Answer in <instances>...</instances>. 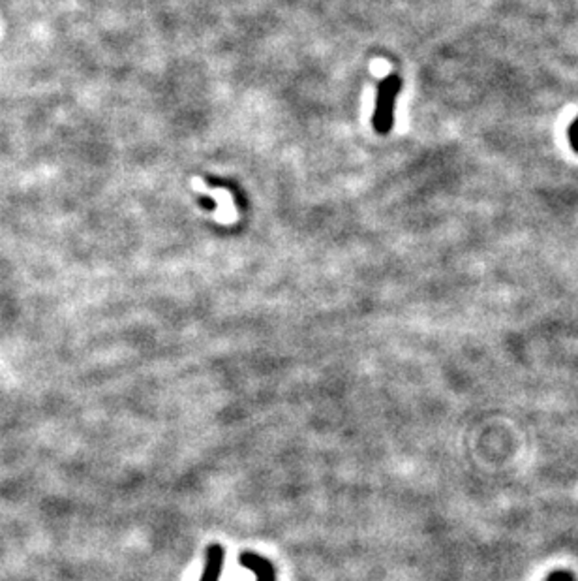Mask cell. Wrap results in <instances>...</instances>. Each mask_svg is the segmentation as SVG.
Masks as SVG:
<instances>
[{
	"instance_id": "1",
	"label": "cell",
	"mask_w": 578,
	"mask_h": 581,
	"mask_svg": "<svg viewBox=\"0 0 578 581\" xmlns=\"http://www.w3.org/2000/svg\"><path fill=\"white\" fill-rule=\"evenodd\" d=\"M402 91V79L396 74H391L377 85L376 105L372 113V127L377 134H389L394 127V111H396V100Z\"/></svg>"
},
{
	"instance_id": "2",
	"label": "cell",
	"mask_w": 578,
	"mask_h": 581,
	"mask_svg": "<svg viewBox=\"0 0 578 581\" xmlns=\"http://www.w3.org/2000/svg\"><path fill=\"white\" fill-rule=\"evenodd\" d=\"M239 560L240 565H244L248 570L254 572L256 581H276L274 566L261 555L254 553V551H244V553H240Z\"/></svg>"
},
{
	"instance_id": "3",
	"label": "cell",
	"mask_w": 578,
	"mask_h": 581,
	"mask_svg": "<svg viewBox=\"0 0 578 581\" xmlns=\"http://www.w3.org/2000/svg\"><path fill=\"white\" fill-rule=\"evenodd\" d=\"M222 566H224V548L218 543L208 546L207 563H205V570H203V576L199 581H220Z\"/></svg>"
},
{
	"instance_id": "4",
	"label": "cell",
	"mask_w": 578,
	"mask_h": 581,
	"mask_svg": "<svg viewBox=\"0 0 578 581\" xmlns=\"http://www.w3.org/2000/svg\"><path fill=\"white\" fill-rule=\"evenodd\" d=\"M569 145L573 147L574 153H578V117L574 119L573 122H571V127H569Z\"/></svg>"
},
{
	"instance_id": "5",
	"label": "cell",
	"mask_w": 578,
	"mask_h": 581,
	"mask_svg": "<svg viewBox=\"0 0 578 581\" xmlns=\"http://www.w3.org/2000/svg\"><path fill=\"white\" fill-rule=\"evenodd\" d=\"M546 581H578V580L573 576V574H569V572H565V570H560V572L550 574V576L546 577Z\"/></svg>"
},
{
	"instance_id": "6",
	"label": "cell",
	"mask_w": 578,
	"mask_h": 581,
	"mask_svg": "<svg viewBox=\"0 0 578 581\" xmlns=\"http://www.w3.org/2000/svg\"><path fill=\"white\" fill-rule=\"evenodd\" d=\"M197 202H199V205H201L203 209H207V211H214V209H216V202H214L213 197L201 196Z\"/></svg>"
}]
</instances>
